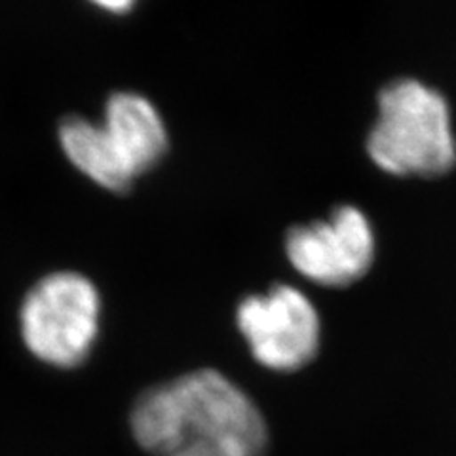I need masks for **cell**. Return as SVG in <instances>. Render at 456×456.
Listing matches in <instances>:
<instances>
[{
  "label": "cell",
  "mask_w": 456,
  "mask_h": 456,
  "mask_svg": "<svg viewBox=\"0 0 456 456\" xmlns=\"http://www.w3.org/2000/svg\"><path fill=\"white\" fill-rule=\"evenodd\" d=\"M130 428L154 456H265L261 409L219 370L200 369L142 392Z\"/></svg>",
  "instance_id": "1"
},
{
  "label": "cell",
  "mask_w": 456,
  "mask_h": 456,
  "mask_svg": "<svg viewBox=\"0 0 456 456\" xmlns=\"http://www.w3.org/2000/svg\"><path fill=\"white\" fill-rule=\"evenodd\" d=\"M99 6H103L107 10H118L124 12L127 8H132V3H99Z\"/></svg>",
  "instance_id": "8"
},
{
  "label": "cell",
  "mask_w": 456,
  "mask_h": 456,
  "mask_svg": "<svg viewBox=\"0 0 456 456\" xmlns=\"http://www.w3.org/2000/svg\"><path fill=\"white\" fill-rule=\"evenodd\" d=\"M103 127L134 177L152 169L167 152V132L160 112L141 94H112Z\"/></svg>",
  "instance_id": "6"
},
{
  "label": "cell",
  "mask_w": 456,
  "mask_h": 456,
  "mask_svg": "<svg viewBox=\"0 0 456 456\" xmlns=\"http://www.w3.org/2000/svg\"><path fill=\"white\" fill-rule=\"evenodd\" d=\"M236 323L261 365L289 373L308 365L320 350L322 322L308 297L291 285H274L238 305Z\"/></svg>",
  "instance_id": "4"
},
{
  "label": "cell",
  "mask_w": 456,
  "mask_h": 456,
  "mask_svg": "<svg viewBox=\"0 0 456 456\" xmlns=\"http://www.w3.org/2000/svg\"><path fill=\"white\" fill-rule=\"evenodd\" d=\"M102 298L78 273L42 278L21 305V337L35 358L53 367H77L88 358L99 330Z\"/></svg>",
  "instance_id": "3"
},
{
  "label": "cell",
  "mask_w": 456,
  "mask_h": 456,
  "mask_svg": "<svg viewBox=\"0 0 456 456\" xmlns=\"http://www.w3.org/2000/svg\"><path fill=\"white\" fill-rule=\"evenodd\" d=\"M291 265L308 280L345 288L365 276L375 259V236L363 213L337 208L330 219L293 226L285 238Z\"/></svg>",
  "instance_id": "5"
},
{
  "label": "cell",
  "mask_w": 456,
  "mask_h": 456,
  "mask_svg": "<svg viewBox=\"0 0 456 456\" xmlns=\"http://www.w3.org/2000/svg\"><path fill=\"white\" fill-rule=\"evenodd\" d=\"M367 151L380 169L394 175H444L456 162L451 114L444 95L412 78L384 86Z\"/></svg>",
  "instance_id": "2"
},
{
  "label": "cell",
  "mask_w": 456,
  "mask_h": 456,
  "mask_svg": "<svg viewBox=\"0 0 456 456\" xmlns=\"http://www.w3.org/2000/svg\"><path fill=\"white\" fill-rule=\"evenodd\" d=\"M60 142L73 166L102 187L126 192L134 184L135 177L114 149L103 124L82 117L65 118L60 126Z\"/></svg>",
  "instance_id": "7"
}]
</instances>
